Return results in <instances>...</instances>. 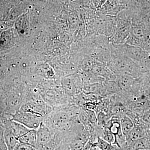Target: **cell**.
I'll return each mask as SVG.
<instances>
[{
  "label": "cell",
  "mask_w": 150,
  "mask_h": 150,
  "mask_svg": "<svg viewBox=\"0 0 150 150\" xmlns=\"http://www.w3.org/2000/svg\"><path fill=\"white\" fill-rule=\"evenodd\" d=\"M45 118L40 115L20 110L11 115V120L21 123L28 129L35 130L39 127Z\"/></svg>",
  "instance_id": "6da1fadb"
},
{
  "label": "cell",
  "mask_w": 150,
  "mask_h": 150,
  "mask_svg": "<svg viewBox=\"0 0 150 150\" xmlns=\"http://www.w3.org/2000/svg\"><path fill=\"white\" fill-rule=\"evenodd\" d=\"M118 46L123 55L134 62H144L146 60V55L141 48L126 43Z\"/></svg>",
  "instance_id": "7a4b0ae2"
},
{
  "label": "cell",
  "mask_w": 150,
  "mask_h": 150,
  "mask_svg": "<svg viewBox=\"0 0 150 150\" xmlns=\"http://www.w3.org/2000/svg\"><path fill=\"white\" fill-rule=\"evenodd\" d=\"M38 146L51 141L55 132L51 130L43 121L36 130Z\"/></svg>",
  "instance_id": "3957f363"
},
{
  "label": "cell",
  "mask_w": 150,
  "mask_h": 150,
  "mask_svg": "<svg viewBox=\"0 0 150 150\" xmlns=\"http://www.w3.org/2000/svg\"><path fill=\"white\" fill-rule=\"evenodd\" d=\"M146 127L141 124H134V128L126 138V141L129 144L146 137L148 131Z\"/></svg>",
  "instance_id": "277c9868"
},
{
  "label": "cell",
  "mask_w": 150,
  "mask_h": 150,
  "mask_svg": "<svg viewBox=\"0 0 150 150\" xmlns=\"http://www.w3.org/2000/svg\"><path fill=\"white\" fill-rule=\"evenodd\" d=\"M20 143L32 146L38 150L36 131L35 129H29L26 133L18 138Z\"/></svg>",
  "instance_id": "5b68a950"
},
{
  "label": "cell",
  "mask_w": 150,
  "mask_h": 150,
  "mask_svg": "<svg viewBox=\"0 0 150 150\" xmlns=\"http://www.w3.org/2000/svg\"><path fill=\"white\" fill-rule=\"evenodd\" d=\"M5 142L7 150H15L20 143L18 139L10 127L5 125Z\"/></svg>",
  "instance_id": "8992f818"
},
{
  "label": "cell",
  "mask_w": 150,
  "mask_h": 150,
  "mask_svg": "<svg viewBox=\"0 0 150 150\" xmlns=\"http://www.w3.org/2000/svg\"><path fill=\"white\" fill-rule=\"evenodd\" d=\"M119 119L122 133L126 139L134 128V123L133 120L126 115H122Z\"/></svg>",
  "instance_id": "52a82bcc"
},
{
  "label": "cell",
  "mask_w": 150,
  "mask_h": 150,
  "mask_svg": "<svg viewBox=\"0 0 150 150\" xmlns=\"http://www.w3.org/2000/svg\"><path fill=\"white\" fill-rule=\"evenodd\" d=\"M131 150H150V143L146 136L131 143Z\"/></svg>",
  "instance_id": "ba28073f"
},
{
  "label": "cell",
  "mask_w": 150,
  "mask_h": 150,
  "mask_svg": "<svg viewBox=\"0 0 150 150\" xmlns=\"http://www.w3.org/2000/svg\"><path fill=\"white\" fill-rule=\"evenodd\" d=\"M93 146L99 150H121L117 146L108 143L99 137L97 138Z\"/></svg>",
  "instance_id": "9c48e42d"
},
{
  "label": "cell",
  "mask_w": 150,
  "mask_h": 150,
  "mask_svg": "<svg viewBox=\"0 0 150 150\" xmlns=\"http://www.w3.org/2000/svg\"><path fill=\"white\" fill-rule=\"evenodd\" d=\"M8 119L0 116V150H7L5 142V124Z\"/></svg>",
  "instance_id": "30bf717a"
},
{
  "label": "cell",
  "mask_w": 150,
  "mask_h": 150,
  "mask_svg": "<svg viewBox=\"0 0 150 150\" xmlns=\"http://www.w3.org/2000/svg\"><path fill=\"white\" fill-rule=\"evenodd\" d=\"M100 137L108 143L117 146L116 138L107 127H105L103 128Z\"/></svg>",
  "instance_id": "8fae6325"
},
{
  "label": "cell",
  "mask_w": 150,
  "mask_h": 150,
  "mask_svg": "<svg viewBox=\"0 0 150 150\" xmlns=\"http://www.w3.org/2000/svg\"><path fill=\"white\" fill-rule=\"evenodd\" d=\"M97 125L101 128H104L107 125L108 122L110 120L112 116L106 114L105 112L100 111L97 114Z\"/></svg>",
  "instance_id": "7c38bea8"
},
{
  "label": "cell",
  "mask_w": 150,
  "mask_h": 150,
  "mask_svg": "<svg viewBox=\"0 0 150 150\" xmlns=\"http://www.w3.org/2000/svg\"><path fill=\"white\" fill-rule=\"evenodd\" d=\"M140 119L142 124L150 131V106L141 114Z\"/></svg>",
  "instance_id": "4fadbf2b"
},
{
  "label": "cell",
  "mask_w": 150,
  "mask_h": 150,
  "mask_svg": "<svg viewBox=\"0 0 150 150\" xmlns=\"http://www.w3.org/2000/svg\"><path fill=\"white\" fill-rule=\"evenodd\" d=\"M54 150H70V148L69 145L63 141Z\"/></svg>",
  "instance_id": "5bb4252c"
},
{
  "label": "cell",
  "mask_w": 150,
  "mask_h": 150,
  "mask_svg": "<svg viewBox=\"0 0 150 150\" xmlns=\"http://www.w3.org/2000/svg\"><path fill=\"white\" fill-rule=\"evenodd\" d=\"M146 137H147L148 139H149V141L150 143V131H148L146 135Z\"/></svg>",
  "instance_id": "9a60e30c"
},
{
  "label": "cell",
  "mask_w": 150,
  "mask_h": 150,
  "mask_svg": "<svg viewBox=\"0 0 150 150\" xmlns=\"http://www.w3.org/2000/svg\"></svg>",
  "instance_id": "2e32d148"
}]
</instances>
